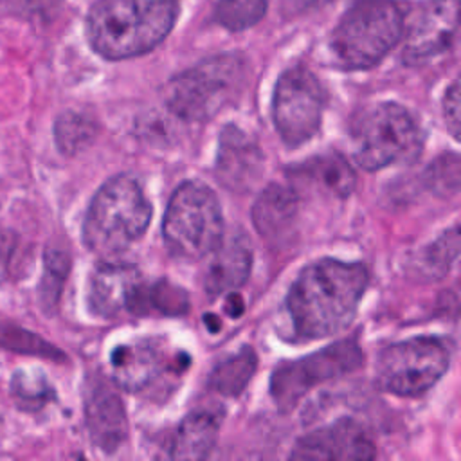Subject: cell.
I'll list each match as a JSON object with an SVG mask.
<instances>
[{
	"label": "cell",
	"instance_id": "cell-2",
	"mask_svg": "<svg viewBox=\"0 0 461 461\" xmlns=\"http://www.w3.org/2000/svg\"><path fill=\"white\" fill-rule=\"evenodd\" d=\"M178 0H97L86 18L90 47L106 59L153 50L173 29Z\"/></svg>",
	"mask_w": 461,
	"mask_h": 461
},
{
	"label": "cell",
	"instance_id": "cell-20",
	"mask_svg": "<svg viewBox=\"0 0 461 461\" xmlns=\"http://www.w3.org/2000/svg\"><path fill=\"white\" fill-rule=\"evenodd\" d=\"M294 175L306 178L312 185L335 196L346 198L357 182L355 171L339 153H322L301 164Z\"/></svg>",
	"mask_w": 461,
	"mask_h": 461
},
{
	"label": "cell",
	"instance_id": "cell-25",
	"mask_svg": "<svg viewBox=\"0 0 461 461\" xmlns=\"http://www.w3.org/2000/svg\"><path fill=\"white\" fill-rule=\"evenodd\" d=\"M43 277L40 285V301L47 312L59 301L63 283L70 270V258L61 249H47L43 259Z\"/></svg>",
	"mask_w": 461,
	"mask_h": 461
},
{
	"label": "cell",
	"instance_id": "cell-30",
	"mask_svg": "<svg viewBox=\"0 0 461 461\" xmlns=\"http://www.w3.org/2000/svg\"><path fill=\"white\" fill-rule=\"evenodd\" d=\"M459 83L454 81L447 92H445V97H443V115H445V122H447V128L448 131L452 133L454 139L459 137Z\"/></svg>",
	"mask_w": 461,
	"mask_h": 461
},
{
	"label": "cell",
	"instance_id": "cell-7",
	"mask_svg": "<svg viewBox=\"0 0 461 461\" xmlns=\"http://www.w3.org/2000/svg\"><path fill=\"white\" fill-rule=\"evenodd\" d=\"M353 157L366 171L412 158L423 146L416 117L398 103H378L362 112L351 128Z\"/></svg>",
	"mask_w": 461,
	"mask_h": 461
},
{
	"label": "cell",
	"instance_id": "cell-26",
	"mask_svg": "<svg viewBox=\"0 0 461 461\" xmlns=\"http://www.w3.org/2000/svg\"><path fill=\"white\" fill-rule=\"evenodd\" d=\"M11 393L18 403V407L25 411H34L45 405L52 396L54 391L43 373L40 371H16L11 380Z\"/></svg>",
	"mask_w": 461,
	"mask_h": 461
},
{
	"label": "cell",
	"instance_id": "cell-13",
	"mask_svg": "<svg viewBox=\"0 0 461 461\" xmlns=\"http://www.w3.org/2000/svg\"><path fill=\"white\" fill-rule=\"evenodd\" d=\"M187 364V357L175 360L158 339H137L117 346L110 355L112 378L126 391H140L151 385L166 369Z\"/></svg>",
	"mask_w": 461,
	"mask_h": 461
},
{
	"label": "cell",
	"instance_id": "cell-28",
	"mask_svg": "<svg viewBox=\"0 0 461 461\" xmlns=\"http://www.w3.org/2000/svg\"><path fill=\"white\" fill-rule=\"evenodd\" d=\"M0 348L23 353V355L45 357L52 360L63 358V353L52 344H49L47 340H43L40 335L13 324H0Z\"/></svg>",
	"mask_w": 461,
	"mask_h": 461
},
{
	"label": "cell",
	"instance_id": "cell-23",
	"mask_svg": "<svg viewBox=\"0 0 461 461\" xmlns=\"http://www.w3.org/2000/svg\"><path fill=\"white\" fill-rule=\"evenodd\" d=\"M97 133L94 121L77 112H65L56 119L54 139L63 155H76L86 148Z\"/></svg>",
	"mask_w": 461,
	"mask_h": 461
},
{
	"label": "cell",
	"instance_id": "cell-24",
	"mask_svg": "<svg viewBox=\"0 0 461 461\" xmlns=\"http://www.w3.org/2000/svg\"><path fill=\"white\" fill-rule=\"evenodd\" d=\"M457 256H459V230H457V225H454L420 254L418 270L432 279H438L450 270Z\"/></svg>",
	"mask_w": 461,
	"mask_h": 461
},
{
	"label": "cell",
	"instance_id": "cell-15",
	"mask_svg": "<svg viewBox=\"0 0 461 461\" xmlns=\"http://www.w3.org/2000/svg\"><path fill=\"white\" fill-rule=\"evenodd\" d=\"M297 459H373L375 443L351 420H339L299 438L290 452Z\"/></svg>",
	"mask_w": 461,
	"mask_h": 461
},
{
	"label": "cell",
	"instance_id": "cell-1",
	"mask_svg": "<svg viewBox=\"0 0 461 461\" xmlns=\"http://www.w3.org/2000/svg\"><path fill=\"white\" fill-rule=\"evenodd\" d=\"M367 283V268L357 261L324 258L304 267L286 295L295 335L303 340H315L348 328Z\"/></svg>",
	"mask_w": 461,
	"mask_h": 461
},
{
	"label": "cell",
	"instance_id": "cell-19",
	"mask_svg": "<svg viewBox=\"0 0 461 461\" xmlns=\"http://www.w3.org/2000/svg\"><path fill=\"white\" fill-rule=\"evenodd\" d=\"M220 418L211 411H194L187 414L178 425L173 443L171 457L175 459H203L216 445Z\"/></svg>",
	"mask_w": 461,
	"mask_h": 461
},
{
	"label": "cell",
	"instance_id": "cell-8",
	"mask_svg": "<svg viewBox=\"0 0 461 461\" xmlns=\"http://www.w3.org/2000/svg\"><path fill=\"white\" fill-rule=\"evenodd\" d=\"M450 366V346L439 337H412L387 346L376 360V384L396 396L429 391Z\"/></svg>",
	"mask_w": 461,
	"mask_h": 461
},
{
	"label": "cell",
	"instance_id": "cell-11",
	"mask_svg": "<svg viewBox=\"0 0 461 461\" xmlns=\"http://www.w3.org/2000/svg\"><path fill=\"white\" fill-rule=\"evenodd\" d=\"M459 0H429L418 7L403 27V52L407 65H421L445 52L457 31Z\"/></svg>",
	"mask_w": 461,
	"mask_h": 461
},
{
	"label": "cell",
	"instance_id": "cell-6",
	"mask_svg": "<svg viewBox=\"0 0 461 461\" xmlns=\"http://www.w3.org/2000/svg\"><path fill=\"white\" fill-rule=\"evenodd\" d=\"M162 236L175 258L196 261L209 256L223 240V214L212 189L198 180L180 184L164 212Z\"/></svg>",
	"mask_w": 461,
	"mask_h": 461
},
{
	"label": "cell",
	"instance_id": "cell-4",
	"mask_svg": "<svg viewBox=\"0 0 461 461\" xmlns=\"http://www.w3.org/2000/svg\"><path fill=\"white\" fill-rule=\"evenodd\" d=\"M405 16L393 0H360L337 23L330 49L339 67L366 70L402 40Z\"/></svg>",
	"mask_w": 461,
	"mask_h": 461
},
{
	"label": "cell",
	"instance_id": "cell-29",
	"mask_svg": "<svg viewBox=\"0 0 461 461\" xmlns=\"http://www.w3.org/2000/svg\"><path fill=\"white\" fill-rule=\"evenodd\" d=\"M429 187L441 194H454L459 189V157L457 153H447L436 158L427 169Z\"/></svg>",
	"mask_w": 461,
	"mask_h": 461
},
{
	"label": "cell",
	"instance_id": "cell-22",
	"mask_svg": "<svg viewBox=\"0 0 461 461\" xmlns=\"http://www.w3.org/2000/svg\"><path fill=\"white\" fill-rule=\"evenodd\" d=\"M258 367L252 348H241L232 357L221 360L209 376V385L223 396H238L250 382Z\"/></svg>",
	"mask_w": 461,
	"mask_h": 461
},
{
	"label": "cell",
	"instance_id": "cell-18",
	"mask_svg": "<svg viewBox=\"0 0 461 461\" xmlns=\"http://www.w3.org/2000/svg\"><path fill=\"white\" fill-rule=\"evenodd\" d=\"M297 218V194L283 184L267 185L252 207V223L268 243L281 241L294 229Z\"/></svg>",
	"mask_w": 461,
	"mask_h": 461
},
{
	"label": "cell",
	"instance_id": "cell-17",
	"mask_svg": "<svg viewBox=\"0 0 461 461\" xmlns=\"http://www.w3.org/2000/svg\"><path fill=\"white\" fill-rule=\"evenodd\" d=\"M211 261L203 274V288L214 297L240 288L252 268V249L249 238L234 234L223 238L221 243L209 254Z\"/></svg>",
	"mask_w": 461,
	"mask_h": 461
},
{
	"label": "cell",
	"instance_id": "cell-10",
	"mask_svg": "<svg viewBox=\"0 0 461 461\" xmlns=\"http://www.w3.org/2000/svg\"><path fill=\"white\" fill-rule=\"evenodd\" d=\"M326 90L319 77L304 65L285 70L274 90L272 119L281 140L288 148L308 142L321 128Z\"/></svg>",
	"mask_w": 461,
	"mask_h": 461
},
{
	"label": "cell",
	"instance_id": "cell-12",
	"mask_svg": "<svg viewBox=\"0 0 461 461\" xmlns=\"http://www.w3.org/2000/svg\"><path fill=\"white\" fill-rule=\"evenodd\" d=\"M265 171V155L259 142L236 124H227L220 133L214 162L216 180L229 191H252Z\"/></svg>",
	"mask_w": 461,
	"mask_h": 461
},
{
	"label": "cell",
	"instance_id": "cell-14",
	"mask_svg": "<svg viewBox=\"0 0 461 461\" xmlns=\"http://www.w3.org/2000/svg\"><path fill=\"white\" fill-rule=\"evenodd\" d=\"M85 421L94 445L113 454L128 438V420L115 389L103 376H90L85 387Z\"/></svg>",
	"mask_w": 461,
	"mask_h": 461
},
{
	"label": "cell",
	"instance_id": "cell-9",
	"mask_svg": "<svg viewBox=\"0 0 461 461\" xmlns=\"http://www.w3.org/2000/svg\"><path fill=\"white\" fill-rule=\"evenodd\" d=\"M360 364L357 339H342L303 358L281 362L270 376V396L281 412H290L315 385L351 373Z\"/></svg>",
	"mask_w": 461,
	"mask_h": 461
},
{
	"label": "cell",
	"instance_id": "cell-16",
	"mask_svg": "<svg viewBox=\"0 0 461 461\" xmlns=\"http://www.w3.org/2000/svg\"><path fill=\"white\" fill-rule=\"evenodd\" d=\"M142 283L139 270L128 263H99L88 283V308L94 315L110 319L130 308V303Z\"/></svg>",
	"mask_w": 461,
	"mask_h": 461
},
{
	"label": "cell",
	"instance_id": "cell-27",
	"mask_svg": "<svg viewBox=\"0 0 461 461\" xmlns=\"http://www.w3.org/2000/svg\"><path fill=\"white\" fill-rule=\"evenodd\" d=\"M267 13V0H220L216 22L227 31H245L256 25Z\"/></svg>",
	"mask_w": 461,
	"mask_h": 461
},
{
	"label": "cell",
	"instance_id": "cell-5",
	"mask_svg": "<svg viewBox=\"0 0 461 461\" xmlns=\"http://www.w3.org/2000/svg\"><path fill=\"white\" fill-rule=\"evenodd\" d=\"M243 85V58L218 54L175 76L164 90V101L175 117L185 122H202L236 101Z\"/></svg>",
	"mask_w": 461,
	"mask_h": 461
},
{
	"label": "cell",
	"instance_id": "cell-3",
	"mask_svg": "<svg viewBox=\"0 0 461 461\" xmlns=\"http://www.w3.org/2000/svg\"><path fill=\"white\" fill-rule=\"evenodd\" d=\"M151 212L149 200L131 175L112 176L97 189L88 205L83 241L94 254L113 258L142 238Z\"/></svg>",
	"mask_w": 461,
	"mask_h": 461
},
{
	"label": "cell",
	"instance_id": "cell-21",
	"mask_svg": "<svg viewBox=\"0 0 461 461\" xmlns=\"http://www.w3.org/2000/svg\"><path fill=\"white\" fill-rule=\"evenodd\" d=\"M189 310V297L187 294L166 281H155V283H140L128 312L135 315H149V313H160V315H184Z\"/></svg>",
	"mask_w": 461,
	"mask_h": 461
}]
</instances>
